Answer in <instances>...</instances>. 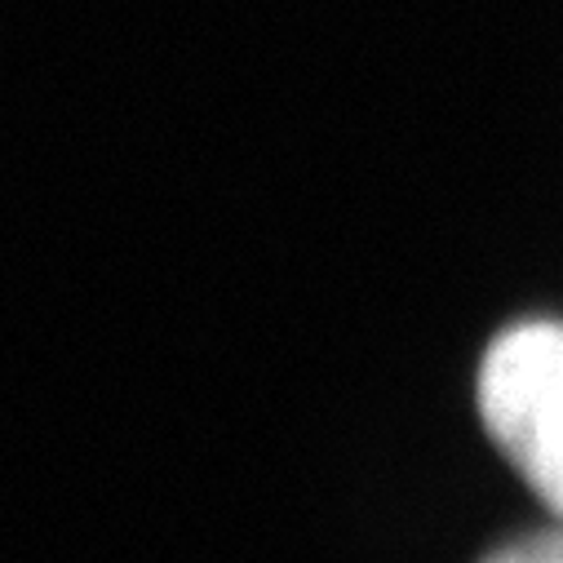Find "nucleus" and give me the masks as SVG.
<instances>
[{
  "label": "nucleus",
  "instance_id": "nucleus-2",
  "mask_svg": "<svg viewBox=\"0 0 563 563\" xmlns=\"http://www.w3.org/2000/svg\"><path fill=\"white\" fill-rule=\"evenodd\" d=\"M484 563H563V523H559V528H550V532H537V537L510 541L506 550L488 554Z\"/></svg>",
  "mask_w": 563,
  "mask_h": 563
},
{
  "label": "nucleus",
  "instance_id": "nucleus-1",
  "mask_svg": "<svg viewBox=\"0 0 563 563\" xmlns=\"http://www.w3.org/2000/svg\"><path fill=\"white\" fill-rule=\"evenodd\" d=\"M479 417L501 457L563 519V324H515L488 346Z\"/></svg>",
  "mask_w": 563,
  "mask_h": 563
}]
</instances>
